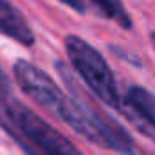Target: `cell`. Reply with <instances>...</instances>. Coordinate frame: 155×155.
<instances>
[{
	"instance_id": "cell-1",
	"label": "cell",
	"mask_w": 155,
	"mask_h": 155,
	"mask_svg": "<svg viewBox=\"0 0 155 155\" xmlns=\"http://www.w3.org/2000/svg\"><path fill=\"white\" fill-rule=\"evenodd\" d=\"M0 124L29 155H84L49 122L15 99L2 104Z\"/></svg>"
},
{
	"instance_id": "cell-2",
	"label": "cell",
	"mask_w": 155,
	"mask_h": 155,
	"mask_svg": "<svg viewBox=\"0 0 155 155\" xmlns=\"http://www.w3.org/2000/svg\"><path fill=\"white\" fill-rule=\"evenodd\" d=\"M64 46L73 69L79 73V77L93 91V95L106 106L122 110L115 77L106 58L90 42L77 35H68L64 38Z\"/></svg>"
},
{
	"instance_id": "cell-3",
	"label": "cell",
	"mask_w": 155,
	"mask_h": 155,
	"mask_svg": "<svg viewBox=\"0 0 155 155\" xmlns=\"http://www.w3.org/2000/svg\"><path fill=\"white\" fill-rule=\"evenodd\" d=\"M126 108L120 111L133 115L131 120L150 139L155 140V95L140 86H131L126 91Z\"/></svg>"
},
{
	"instance_id": "cell-4",
	"label": "cell",
	"mask_w": 155,
	"mask_h": 155,
	"mask_svg": "<svg viewBox=\"0 0 155 155\" xmlns=\"http://www.w3.org/2000/svg\"><path fill=\"white\" fill-rule=\"evenodd\" d=\"M0 33L22 46L35 44V35L28 20L8 0H0Z\"/></svg>"
},
{
	"instance_id": "cell-5",
	"label": "cell",
	"mask_w": 155,
	"mask_h": 155,
	"mask_svg": "<svg viewBox=\"0 0 155 155\" xmlns=\"http://www.w3.org/2000/svg\"><path fill=\"white\" fill-rule=\"evenodd\" d=\"M91 2L95 4V8L99 9V13L104 18L115 22L122 29H130L133 26L131 24V17L126 11V8H124V4L120 2V0H91Z\"/></svg>"
},
{
	"instance_id": "cell-6",
	"label": "cell",
	"mask_w": 155,
	"mask_h": 155,
	"mask_svg": "<svg viewBox=\"0 0 155 155\" xmlns=\"http://www.w3.org/2000/svg\"><path fill=\"white\" fill-rule=\"evenodd\" d=\"M11 99V84H9V79L6 77L4 69L0 68V104H4Z\"/></svg>"
},
{
	"instance_id": "cell-7",
	"label": "cell",
	"mask_w": 155,
	"mask_h": 155,
	"mask_svg": "<svg viewBox=\"0 0 155 155\" xmlns=\"http://www.w3.org/2000/svg\"><path fill=\"white\" fill-rule=\"evenodd\" d=\"M58 2L66 4L68 8H71L77 13H84L86 11V2H84V0H58Z\"/></svg>"
},
{
	"instance_id": "cell-8",
	"label": "cell",
	"mask_w": 155,
	"mask_h": 155,
	"mask_svg": "<svg viewBox=\"0 0 155 155\" xmlns=\"http://www.w3.org/2000/svg\"><path fill=\"white\" fill-rule=\"evenodd\" d=\"M128 155H142V153H139V151H137V150H131V151H130V153H128Z\"/></svg>"
},
{
	"instance_id": "cell-9",
	"label": "cell",
	"mask_w": 155,
	"mask_h": 155,
	"mask_svg": "<svg viewBox=\"0 0 155 155\" xmlns=\"http://www.w3.org/2000/svg\"><path fill=\"white\" fill-rule=\"evenodd\" d=\"M151 42H153V46H155V33H151Z\"/></svg>"
}]
</instances>
